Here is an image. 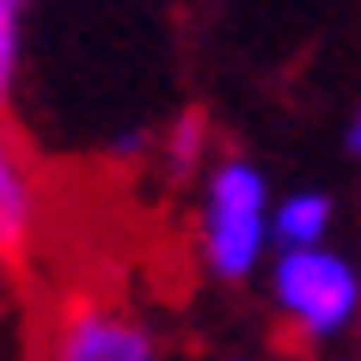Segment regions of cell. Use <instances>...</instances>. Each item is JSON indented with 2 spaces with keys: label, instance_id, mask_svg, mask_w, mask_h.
<instances>
[{
  "label": "cell",
  "instance_id": "cell-6",
  "mask_svg": "<svg viewBox=\"0 0 361 361\" xmlns=\"http://www.w3.org/2000/svg\"><path fill=\"white\" fill-rule=\"evenodd\" d=\"M202 147H209V135H202V116H178L166 135H159V159H166V178L171 184H202L209 166H202Z\"/></svg>",
  "mask_w": 361,
  "mask_h": 361
},
{
  "label": "cell",
  "instance_id": "cell-4",
  "mask_svg": "<svg viewBox=\"0 0 361 361\" xmlns=\"http://www.w3.org/2000/svg\"><path fill=\"white\" fill-rule=\"evenodd\" d=\"M31 233H37V184L25 171L13 129L0 123V251H19Z\"/></svg>",
  "mask_w": 361,
  "mask_h": 361
},
{
  "label": "cell",
  "instance_id": "cell-2",
  "mask_svg": "<svg viewBox=\"0 0 361 361\" xmlns=\"http://www.w3.org/2000/svg\"><path fill=\"white\" fill-rule=\"evenodd\" d=\"M264 288H269V306L306 343H337L361 319V264L337 245L276 251L269 269H264Z\"/></svg>",
  "mask_w": 361,
  "mask_h": 361
},
{
  "label": "cell",
  "instance_id": "cell-7",
  "mask_svg": "<svg viewBox=\"0 0 361 361\" xmlns=\"http://www.w3.org/2000/svg\"><path fill=\"white\" fill-rule=\"evenodd\" d=\"M19 74H25V6L0 0V104L19 92Z\"/></svg>",
  "mask_w": 361,
  "mask_h": 361
},
{
  "label": "cell",
  "instance_id": "cell-1",
  "mask_svg": "<svg viewBox=\"0 0 361 361\" xmlns=\"http://www.w3.org/2000/svg\"><path fill=\"white\" fill-rule=\"evenodd\" d=\"M196 251L214 282H257L276 257V196H269V171L245 153H221L209 159L202 178V214H196Z\"/></svg>",
  "mask_w": 361,
  "mask_h": 361
},
{
  "label": "cell",
  "instance_id": "cell-8",
  "mask_svg": "<svg viewBox=\"0 0 361 361\" xmlns=\"http://www.w3.org/2000/svg\"><path fill=\"white\" fill-rule=\"evenodd\" d=\"M343 153H349V159H361V98H355V111L343 116Z\"/></svg>",
  "mask_w": 361,
  "mask_h": 361
},
{
  "label": "cell",
  "instance_id": "cell-3",
  "mask_svg": "<svg viewBox=\"0 0 361 361\" xmlns=\"http://www.w3.org/2000/svg\"><path fill=\"white\" fill-rule=\"evenodd\" d=\"M43 361H159V337L147 319H135L111 300H80L56 319Z\"/></svg>",
  "mask_w": 361,
  "mask_h": 361
},
{
  "label": "cell",
  "instance_id": "cell-5",
  "mask_svg": "<svg viewBox=\"0 0 361 361\" xmlns=\"http://www.w3.org/2000/svg\"><path fill=\"white\" fill-rule=\"evenodd\" d=\"M337 227V196L331 190H288L276 196V251H319Z\"/></svg>",
  "mask_w": 361,
  "mask_h": 361
}]
</instances>
